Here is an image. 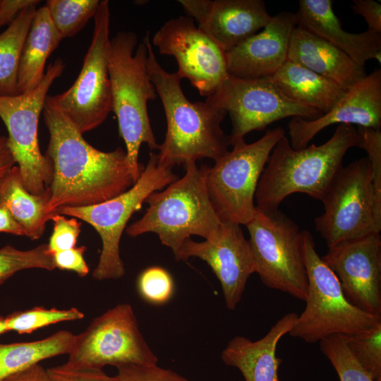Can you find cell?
<instances>
[{"mask_svg":"<svg viewBox=\"0 0 381 381\" xmlns=\"http://www.w3.org/2000/svg\"><path fill=\"white\" fill-rule=\"evenodd\" d=\"M49 132L46 155L53 165L46 211L103 202L131 188L137 181L126 152L96 149L48 95L43 109Z\"/></svg>","mask_w":381,"mask_h":381,"instance_id":"obj_1","label":"cell"},{"mask_svg":"<svg viewBox=\"0 0 381 381\" xmlns=\"http://www.w3.org/2000/svg\"><path fill=\"white\" fill-rule=\"evenodd\" d=\"M143 40L148 51V73L167 120L165 138L157 153L158 162L172 169L175 165L203 158L215 162L229 151L230 145L229 135L221 128L226 113L206 102L189 101L176 72H167L157 60L149 32Z\"/></svg>","mask_w":381,"mask_h":381,"instance_id":"obj_2","label":"cell"},{"mask_svg":"<svg viewBox=\"0 0 381 381\" xmlns=\"http://www.w3.org/2000/svg\"><path fill=\"white\" fill-rule=\"evenodd\" d=\"M358 143L357 128L349 124L339 125L325 143L301 149H294L284 135L272 149L259 180L256 207L279 210L284 200L296 193L321 201L346 152Z\"/></svg>","mask_w":381,"mask_h":381,"instance_id":"obj_3","label":"cell"},{"mask_svg":"<svg viewBox=\"0 0 381 381\" xmlns=\"http://www.w3.org/2000/svg\"><path fill=\"white\" fill-rule=\"evenodd\" d=\"M132 31H120L110 41L109 73L119 134L137 181L144 169L138 156L143 143L159 150L147 111V103L157 96L147 71V47Z\"/></svg>","mask_w":381,"mask_h":381,"instance_id":"obj_4","label":"cell"},{"mask_svg":"<svg viewBox=\"0 0 381 381\" xmlns=\"http://www.w3.org/2000/svg\"><path fill=\"white\" fill-rule=\"evenodd\" d=\"M183 166V176L163 190L152 193L145 201L148 207L144 215L126 229L131 237L156 234L174 256L191 236L208 240L222 224L206 186L209 166L198 167L196 162H188Z\"/></svg>","mask_w":381,"mask_h":381,"instance_id":"obj_5","label":"cell"},{"mask_svg":"<svg viewBox=\"0 0 381 381\" xmlns=\"http://www.w3.org/2000/svg\"><path fill=\"white\" fill-rule=\"evenodd\" d=\"M301 252L308 279L303 311L289 334L307 343L332 334L354 335L381 323V315L364 312L346 298L339 280L318 255L312 234L301 231Z\"/></svg>","mask_w":381,"mask_h":381,"instance_id":"obj_6","label":"cell"},{"mask_svg":"<svg viewBox=\"0 0 381 381\" xmlns=\"http://www.w3.org/2000/svg\"><path fill=\"white\" fill-rule=\"evenodd\" d=\"M285 135L278 126L268 129L252 143L239 140L209 167L206 186L213 208L222 222L246 225L253 218L258 184L270 153Z\"/></svg>","mask_w":381,"mask_h":381,"instance_id":"obj_7","label":"cell"},{"mask_svg":"<svg viewBox=\"0 0 381 381\" xmlns=\"http://www.w3.org/2000/svg\"><path fill=\"white\" fill-rule=\"evenodd\" d=\"M176 179L172 169L160 164L157 154L150 152L148 162L139 179L126 191L101 203L86 207H61L55 211L54 213L87 222L99 235L102 248L97 265L92 272L95 279H116L124 275L119 243L128 220L152 193L162 190Z\"/></svg>","mask_w":381,"mask_h":381,"instance_id":"obj_8","label":"cell"},{"mask_svg":"<svg viewBox=\"0 0 381 381\" xmlns=\"http://www.w3.org/2000/svg\"><path fill=\"white\" fill-rule=\"evenodd\" d=\"M324 212L315 230L329 248L381 231L373 177L367 157L341 166L321 200Z\"/></svg>","mask_w":381,"mask_h":381,"instance_id":"obj_9","label":"cell"},{"mask_svg":"<svg viewBox=\"0 0 381 381\" xmlns=\"http://www.w3.org/2000/svg\"><path fill=\"white\" fill-rule=\"evenodd\" d=\"M65 65L61 59L49 64L38 86L15 96H0V118L8 133L7 145L13 155L25 188L33 195L49 189L53 177L51 159L42 155L38 142V123L48 91L62 74Z\"/></svg>","mask_w":381,"mask_h":381,"instance_id":"obj_10","label":"cell"},{"mask_svg":"<svg viewBox=\"0 0 381 381\" xmlns=\"http://www.w3.org/2000/svg\"><path fill=\"white\" fill-rule=\"evenodd\" d=\"M246 226L255 273L263 284L305 301L308 279L297 224L279 210L265 211L256 207Z\"/></svg>","mask_w":381,"mask_h":381,"instance_id":"obj_11","label":"cell"},{"mask_svg":"<svg viewBox=\"0 0 381 381\" xmlns=\"http://www.w3.org/2000/svg\"><path fill=\"white\" fill-rule=\"evenodd\" d=\"M158 358L143 337L132 306L121 303L95 318L75 335L66 363L102 369L128 365H155Z\"/></svg>","mask_w":381,"mask_h":381,"instance_id":"obj_12","label":"cell"},{"mask_svg":"<svg viewBox=\"0 0 381 381\" xmlns=\"http://www.w3.org/2000/svg\"><path fill=\"white\" fill-rule=\"evenodd\" d=\"M205 102L229 114L232 125L230 145L280 119L299 117L310 121L323 114L286 97L270 77L242 79L229 75Z\"/></svg>","mask_w":381,"mask_h":381,"instance_id":"obj_13","label":"cell"},{"mask_svg":"<svg viewBox=\"0 0 381 381\" xmlns=\"http://www.w3.org/2000/svg\"><path fill=\"white\" fill-rule=\"evenodd\" d=\"M90 45L74 83L53 96L61 111L83 134L102 124L112 111L109 73L110 10L107 0L100 1L94 17Z\"/></svg>","mask_w":381,"mask_h":381,"instance_id":"obj_14","label":"cell"},{"mask_svg":"<svg viewBox=\"0 0 381 381\" xmlns=\"http://www.w3.org/2000/svg\"><path fill=\"white\" fill-rule=\"evenodd\" d=\"M160 54L176 60V73L189 80L200 95L209 97L229 76L226 52L202 31L189 16L167 20L154 35Z\"/></svg>","mask_w":381,"mask_h":381,"instance_id":"obj_15","label":"cell"},{"mask_svg":"<svg viewBox=\"0 0 381 381\" xmlns=\"http://www.w3.org/2000/svg\"><path fill=\"white\" fill-rule=\"evenodd\" d=\"M174 257L176 260L194 257L206 262L219 281L225 305L231 310L241 301L248 278L255 273L248 241L241 225L235 223L222 222L208 240L187 239Z\"/></svg>","mask_w":381,"mask_h":381,"instance_id":"obj_16","label":"cell"},{"mask_svg":"<svg viewBox=\"0 0 381 381\" xmlns=\"http://www.w3.org/2000/svg\"><path fill=\"white\" fill-rule=\"evenodd\" d=\"M339 280L347 300L360 310L381 315V238L380 234L329 248L322 258Z\"/></svg>","mask_w":381,"mask_h":381,"instance_id":"obj_17","label":"cell"},{"mask_svg":"<svg viewBox=\"0 0 381 381\" xmlns=\"http://www.w3.org/2000/svg\"><path fill=\"white\" fill-rule=\"evenodd\" d=\"M197 26L225 52L258 32L270 22L262 0H179Z\"/></svg>","mask_w":381,"mask_h":381,"instance_id":"obj_18","label":"cell"},{"mask_svg":"<svg viewBox=\"0 0 381 381\" xmlns=\"http://www.w3.org/2000/svg\"><path fill=\"white\" fill-rule=\"evenodd\" d=\"M335 123L380 129V69L358 80L321 116L310 121L292 118L288 124L290 145L294 149L303 148L320 131Z\"/></svg>","mask_w":381,"mask_h":381,"instance_id":"obj_19","label":"cell"},{"mask_svg":"<svg viewBox=\"0 0 381 381\" xmlns=\"http://www.w3.org/2000/svg\"><path fill=\"white\" fill-rule=\"evenodd\" d=\"M296 25L295 13L283 11L272 16L261 30L226 52L229 75L242 79L274 75L287 59L290 37Z\"/></svg>","mask_w":381,"mask_h":381,"instance_id":"obj_20","label":"cell"},{"mask_svg":"<svg viewBox=\"0 0 381 381\" xmlns=\"http://www.w3.org/2000/svg\"><path fill=\"white\" fill-rule=\"evenodd\" d=\"M332 5V0H300L295 13L297 26L330 42L361 66L370 59L380 63L381 33L344 30Z\"/></svg>","mask_w":381,"mask_h":381,"instance_id":"obj_21","label":"cell"},{"mask_svg":"<svg viewBox=\"0 0 381 381\" xmlns=\"http://www.w3.org/2000/svg\"><path fill=\"white\" fill-rule=\"evenodd\" d=\"M297 317L295 313L284 315L257 341L234 337L222 352V361L237 368L245 381H279L278 371L282 360L276 355L277 346L291 330Z\"/></svg>","mask_w":381,"mask_h":381,"instance_id":"obj_22","label":"cell"},{"mask_svg":"<svg viewBox=\"0 0 381 381\" xmlns=\"http://www.w3.org/2000/svg\"><path fill=\"white\" fill-rule=\"evenodd\" d=\"M287 59L333 81L348 90L366 75L365 68L327 40L296 26Z\"/></svg>","mask_w":381,"mask_h":381,"instance_id":"obj_23","label":"cell"},{"mask_svg":"<svg viewBox=\"0 0 381 381\" xmlns=\"http://www.w3.org/2000/svg\"><path fill=\"white\" fill-rule=\"evenodd\" d=\"M270 78L286 97L323 114L346 92L329 79L288 59Z\"/></svg>","mask_w":381,"mask_h":381,"instance_id":"obj_24","label":"cell"},{"mask_svg":"<svg viewBox=\"0 0 381 381\" xmlns=\"http://www.w3.org/2000/svg\"><path fill=\"white\" fill-rule=\"evenodd\" d=\"M61 40L46 6L37 8L20 59L18 95L32 91L38 86L45 74L47 60Z\"/></svg>","mask_w":381,"mask_h":381,"instance_id":"obj_25","label":"cell"},{"mask_svg":"<svg viewBox=\"0 0 381 381\" xmlns=\"http://www.w3.org/2000/svg\"><path fill=\"white\" fill-rule=\"evenodd\" d=\"M49 195V189L42 195L28 192L16 165L0 180V207L9 212L31 240L39 239L51 220L53 214L46 211Z\"/></svg>","mask_w":381,"mask_h":381,"instance_id":"obj_26","label":"cell"},{"mask_svg":"<svg viewBox=\"0 0 381 381\" xmlns=\"http://www.w3.org/2000/svg\"><path fill=\"white\" fill-rule=\"evenodd\" d=\"M75 339V334L60 330L37 341L0 343V381L47 358L68 354Z\"/></svg>","mask_w":381,"mask_h":381,"instance_id":"obj_27","label":"cell"},{"mask_svg":"<svg viewBox=\"0 0 381 381\" xmlns=\"http://www.w3.org/2000/svg\"><path fill=\"white\" fill-rule=\"evenodd\" d=\"M36 6L23 9L0 34V96L18 95L20 59Z\"/></svg>","mask_w":381,"mask_h":381,"instance_id":"obj_28","label":"cell"},{"mask_svg":"<svg viewBox=\"0 0 381 381\" xmlns=\"http://www.w3.org/2000/svg\"><path fill=\"white\" fill-rule=\"evenodd\" d=\"M99 4V0H48L45 6L63 39L76 35L94 17Z\"/></svg>","mask_w":381,"mask_h":381,"instance_id":"obj_29","label":"cell"},{"mask_svg":"<svg viewBox=\"0 0 381 381\" xmlns=\"http://www.w3.org/2000/svg\"><path fill=\"white\" fill-rule=\"evenodd\" d=\"M5 318L8 332L13 330L22 334H31L49 325L80 320L84 318V313L76 308L59 310L40 306L16 311Z\"/></svg>","mask_w":381,"mask_h":381,"instance_id":"obj_30","label":"cell"},{"mask_svg":"<svg viewBox=\"0 0 381 381\" xmlns=\"http://www.w3.org/2000/svg\"><path fill=\"white\" fill-rule=\"evenodd\" d=\"M55 269L47 244L23 250L10 245L0 248V285L16 272L28 269Z\"/></svg>","mask_w":381,"mask_h":381,"instance_id":"obj_31","label":"cell"},{"mask_svg":"<svg viewBox=\"0 0 381 381\" xmlns=\"http://www.w3.org/2000/svg\"><path fill=\"white\" fill-rule=\"evenodd\" d=\"M319 343L321 351L332 365L340 381H375L351 354L345 335L332 334Z\"/></svg>","mask_w":381,"mask_h":381,"instance_id":"obj_32","label":"cell"},{"mask_svg":"<svg viewBox=\"0 0 381 381\" xmlns=\"http://www.w3.org/2000/svg\"><path fill=\"white\" fill-rule=\"evenodd\" d=\"M356 361L375 381H381V323L354 335H345Z\"/></svg>","mask_w":381,"mask_h":381,"instance_id":"obj_33","label":"cell"},{"mask_svg":"<svg viewBox=\"0 0 381 381\" xmlns=\"http://www.w3.org/2000/svg\"><path fill=\"white\" fill-rule=\"evenodd\" d=\"M137 289L139 295L146 302L152 305H163L174 295V282L164 268L152 266L139 274Z\"/></svg>","mask_w":381,"mask_h":381,"instance_id":"obj_34","label":"cell"},{"mask_svg":"<svg viewBox=\"0 0 381 381\" xmlns=\"http://www.w3.org/2000/svg\"><path fill=\"white\" fill-rule=\"evenodd\" d=\"M357 131L359 135L358 147L367 152L373 177L376 211L381 217V130L358 127Z\"/></svg>","mask_w":381,"mask_h":381,"instance_id":"obj_35","label":"cell"},{"mask_svg":"<svg viewBox=\"0 0 381 381\" xmlns=\"http://www.w3.org/2000/svg\"><path fill=\"white\" fill-rule=\"evenodd\" d=\"M53 231L47 243L48 251L54 253L75 247L81 231V222L78 219L59 213H53Z\"/></svg>","mask_w":381,"mask_h":381,"instance_id":"obj_36","label":"cell"},{"mask_svg":"<svg viewBox=\"0 0 381 381\" xmlns=\"http://www.w3.org/2000/svg\"><path fill=\"white\" fill-rule=\"evenodd\" d=\"M110 381H190L170 370L155 365H128L117 368Z\"/></svg>","mask_w":381,"mask_h":381,"instance_id":"obj_37","label":"cell"},{"mask_svg":"<svg viewBox=\"0 0 381 381\" xmlns=\"http://www.w3.org/2000/svg\"><path fill=\"white\" fill-rule=\"evenodd\" d=\"M47 370L51 381H110L102 369L78 368L68 363Z\"/></svg>","mask_w":381,"mask_h":381,"instance_id":"obj_38","label":"cell"},{"mask_svg":"<svg viewBox=\"0 0 381 381\" xmlns=\"http://www.w3.org/2000/svg\"><path fill=\"white\" fill-rule=\"evenodd\" d=\"M85 250V246H75L54 253L52 258L55 268L73 271L80 277H85L90 271L84 258Z\"/></svg>","mask_w":381,"mask_h":381,"instance_id":"obj_39","label":"cell"},{"mask_svg":"<svg viewBox=\"0 0 381 381\" xmlns=\"http://www.w3.org/2000/svg\"><path fill=\"white\" fill-rule=\"evenodd\" d=\"M351 8L356 14L363 17L368 30L381 33V5L374 0H353Z\"/></svg>","mask_w":381,"mask_h":381,"instance_id":"obj_40","label":"cell"},{"mask_svg":"<svg viewBox=\"0 0 381 381\" xmlns=\"http://www.w3.org/2000/svg\"><path fill=\"white\" fill-rule=\"evenodd\" d=\"M40 2L37 0H1L0 25L10 24L23 9L37 6Z\"/></svg>","mask_w":381,"mask_h":381,"instance_id":"obj_41","label":"cell"},{"mask_svg":"<svg viewBox=\"0 0 381 381\" xmlns=\"http://www.w3.org/2000/svg\"><path fill=\"white\" fill-rule=\"evenodd\" d=\"M2 381H51L47 370L39 363L11 375Z\"/></svg>","mask_w":381,"mask_h":381,"instance_id":"obj_42","label":"cell"},{"mask_svg":"<svg viewBox=\"0 0 381 381\" xmlns=\"http://www.w3.org/2000/svg\"><path fill=\"white\" fill-rule=\"evenodd\" d=\"M2 232L16 236H25L23 228L9 212L4 207H0V233Z\"/></svg>","mask_w":381,"mask_h":381,"instance_id":"obj_43","label":"cell"},{"mask_svg":"<svg viewBox=\"0 0 381 381\" xmlns=\"http://www.w3.org/2000/svg\"><path fill=\"white\" fill-rule=\"evenodd\" d=\"M15 164V160L7 145V137L0 136V180Z\"/></svg>","mask_w":381,"mask_h":381,"instance_id":"obj_44","label":"cell"},{"mask_svg":"<svg viewBox=\"0 0 381 381\" xmlns=\"http://www.w3.org/2000/svg\"><path fill=\"white\" fill-rule=\"evenodd\" d=\"M6 332H8L6 318L0 315V334H4Z\"/></svg>","mask_w":381,"mask_h":381,"instance_id":"obj_45","label":"cell"},{"mask_svg":"<svg viewBox=\"0 0 381 381\" xmlns=\"http://www.w3.org/2000/svg\"><path fill=\"white\" fill-rule=\"evenodd\" d=\"M0 4H1V0H0ZM0 27H1V25H0Z\"/></svg>","mask_w":381,"mask_h":381,"instance_id":"obj_46","label":"cell"}]
</instances>
